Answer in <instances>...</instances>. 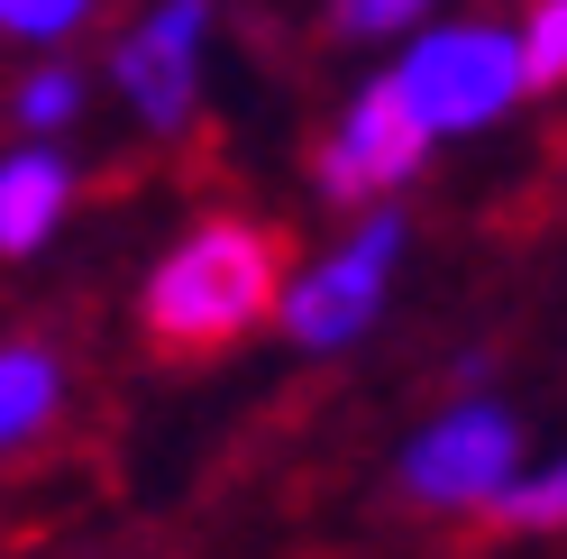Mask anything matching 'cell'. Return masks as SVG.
Here are the masks:
<instances>
[{
    "mask_svg": "<svg viewBox=\"0 0 567 559\" xmlns=\"http://www.w3.org/2000/svg\"><path fill=\"white\" fill-rule=\"evenodd\" d=\"M202 38H210V0H156L111 47V74L128 92V111L156 138L193 129V111H202Z\"/></svg>",
    "mask_w": 567,
    "mask_h": 559,
    "instance_id": "obj_6",
    "label": "cell"
},
{
    "mask_svg": "<svg viewBox=\"0 0 567 559\" xmlns=\"http://www.w3.org/2000/svg\"><path fill=\"white\" fill-rule=\"evenodd\" d=\"M92 10H101V0H0V38H19V47H55V38H74Z\"/></svg>",
    "mask_w": 567,
    "mask_h": 559,
    "instance_id": "obj_12",
    "label": "cell"
},
{
    "mask_svg": "<svg viewBox=\"0 0 567 559\" xmlns=\"http://www.w3.org/2000/svg\"><path fill=\"white\" fill-rule=\"evenodd\" d=\"M394 83L412 92V111L431 120V138H467L494 129L530 92L522 74V28L494 19H449V28H412V47L394 64Z\"/></svg>",
    "mask_w": 567,
    "mask_h": 559,
    "instance_id": "obj_2",
    "label": "cell"
},
{
    "mask_svg": "<svg viewBox=\"0 0 567 559\" xmlns=\"http://www.w3.org/2000/svg\"><path fill=\"white\" fill-rule=\"evenodd\" d=\"M421 156H431V120L412 111V92L394 74H375L358 101L339 111V129L321 138V193L330 202H384V193H403Z\"/></svg>",
    "mask_w": 567,
    "mask_h": 559,
    "instance_id": "obj_5",
    "label": "cell"
},
{
    "mask_svg": "<svg viewBox=\"0 0 567 559\" xmlns=\"http://www.w3.org/2000/svg\"><path fill=\"white\" fill-rule=\"evenodd\" d=\"M513 477H522V423L504 404H449L403 449V496L440 514H494L513 496Z\"/></svg>",
    "mask_w": 567,
    "mask_h": 559,
    "instance_id": "obj_3",
    "label": "cell"
},
{
    "mask_svg": "<svg viewBox=\"0 0 567 559\" xmlns=\"http://www.w3.org/2000/svg\"><path fill=\"white\" fill-rule=\"evenodd\" d=\"M494 522H504V532H567V459L522 468V477H513V496L494 505Z\"/></svg>",
    "mask_w": 567,
    "mask_h": 559,
    "instance_id": "obj_9",
    "label": "cell"
},
{
    "mask_svg": "<svg viewBox=\"0 0 567 559\" xmlns=\"http://www.w3.org/2000/svg\"><path fill=\"white\" fill-rule=\"evenodd\" d=\"M403 212H367L358 230H348V248H330L311 275H293V294H284V339L293 348H348L375 312H384V285H394L403 266Z\"/></svg>",
    "mask_w": 567,
    "mask_h": 559,
    "instance_id": "obj_4",
    "label": "cell"
},
{
    "mask_svg": "<svg viewBox=\"0 0 567 559\" xmlns=\"http://www.w3.org/2000/svg\"><path fill=\"white\" fill-rule=\"evenodd\" d=\"M284 294H293L284 285V230L220 212V221H193L156 257L147 294H137V331L156 358H220L266 312H284Z\"/></svg>",
    "mask_w": 567,
    "mask_h": 559,
    "instance_id": "obj_1",
    "label": "cell"
},
{
    "mask_svg": "<svg viewBox=\"0 0 567 559\" xmlns=\"http://www.w3.org/2000/svg\"><path fill=\"white\" fill-rule=\"evenodd\" d=\"M421 10H440V0H339V28L348 38H412Z\"/></svg>",
    "mask_w": 567,
    "mask_h": 559,
    "instance_id": "obj_13",
    "label": "cell"
},
{
    "mask_svg": "<svg viewBox=\"0 0 567 559\" xmlns=\"http://www.w3.org/2000/svg\"><path fill=\"white\" fill-rule=\"evenodd\" d=\"M64 202H74V165H64L47 138L10 148V156H0V257L47 248V230L64 221Z\"/></svg>",
    "mask_w": 567,
    "mask_h": 559,
    "instance_id": "obj_7",
    "label": "cell"
},
{
    "mask_svg": "<svg viewBox=\"0 0 567 559\" xmlns=\"http://www.w3.org/2000/svg\"><path fill=\"white\" fill-rule=\"evenodd\" d=\"M10 111H19V129H28V138H47V129H64V120L83 111V74H74V64H38V74L19 83Z\"/></svg>",
    "mask_w": 567,
    "mask_h": 559,
    "instance_id": "obj_10",
    "label": "cell"
},
{
    "mask_svg": "<svg viewBox=\"0 0 567 559\" xmlns=\"http://www.w3.org/2000/svg\"><path fill=\"white\" fill-rule=\"evenodd\" d=\"M64 413V367L38 339H0V449H28Z\"/></svg>",
    "mask_w": 567,
    "mask_h": 559,
    "instance_id": "obj_8",
    "label": "cell"
},
{
    "mask_svg": "<svg viewBox=\"0 0 567 559\" xmlns=\"http://www.w3.org/2000/svg\"><path fill=\"white\" fill-rule=\"evenodd\" d=\"M522 74H530V92L567 83V0H530L522 10Z\"/></svg>",
    "mask_w": 567,
    "mask_h": 559,
    "instance_id": "obj_11",
    "label": "cell"
}]
</instances>
